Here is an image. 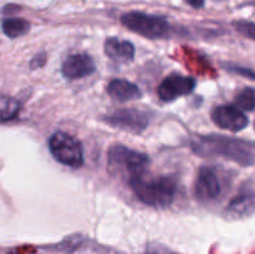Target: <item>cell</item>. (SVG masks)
Returning <instances> with one entry per match:
<instances>
[{
  "label": "cell",
  "instance_id": "cell-1",
  "mask_svg": "<svg viewBox=\"0 0 255 254\" xmlns=\"http://www.w3.org/2000/svg\"><path fill=\"white\" fill-rule=\"evenodd\" d=\"M192 149L199 156H222L242 166L255 163V143L221 134L198 136L192 142Z\"/></svg>",
  "mask_w": 255,
  "mask_h": 254
},
{
  "label": "cell",
  "instance_id": "cell-2",
  "mask_svg": "<svg viewBox=\"0 0 255 254\" xmlns=\"http://www.w3.org/2000/svg\"><path fill=\"white\" fill-rule=\"evenodd\" d=\"M132 191L144 204L166 208L174 201L177 192L176 181L171 177H148L146 173L128 179Z\"/></svg>",
  "mask_w": 255,
  "mask_h": 254
},
{
  "label": "cell",
  "instance_id": "cell-3",
  "mask_svg": "<svg viewBox=\"0 0 255 254\" xmlns=\"http://www.w3.org/2000/svg\"><path fill=\"white\" fill-rule=\"evenodd\" d=\"M148 166L149 158L146 153L133 151L122 144H115L109 152L110 169L117 173L125 172L128 179L146 173Z\"/></svg>",
  "mask_w": 255,
  "mask_h": 254
},
{
  "label": "cell",
  "instance_id": "cell-4",
  "mask_svg": "<svg viewBox=\"0 0 255 254\" xmlns=\"http://www.w3.org/2000/svg\"><path fill=\"white\" fill-rule=\"evenodd\" d=\"M121 22L128 30L147 39L164 37L169 31V24L164 17L141 11L124 14L121 16Z\"/></svg>",
  "mask_w": 255,
  "mask_h": 254
},
{
  "label": "cell",
  "instance_id": "cell-5",
  "mask_svg": "<svg viewBox=\"0 0 255 254\" xmlns=\"http://www.w3.org/2000/svg\"><path fill=\"white\" fill-rule=\"evenodd\" d=\"M49 149L54 158L65 166L77 168L84 163L81 142L71 134L55 132L49 139Z\"/></svg>",
  "mask_w": 255,
  "mask_h": 254
},
{
  "label": "cell",
  "instance_id": "cell-6",
  "mask_svg": "<svg viewBox=\"0 0 255 254\" xmlns=\"http://www.w3.org/2000/svg\"><path fill=\"white\" fill-rule=\"evenodd\" d=\"M148 115L141 110L122 109L106 117V122L111 126L126 129L133 133H141L148 126Z\"/></svg>",
  "mask_w": 255,
  "mask_h": 254
},
{
  "label": "cell",
  "instance_id": "cell-7",
  "mask_svg": "<svg viewBox=\"0 0 255 254\" xmlns=\"http://www.w3.org/2000/svg\"><path fill=\"white\" fill-rule=\"evenodd\" d=\"M194 87H196V80L193 77L184 76L181 74H172L159 84L157 94L162 101L171 102L184 95L191 94Z\"/></svg>",
  "mask_w": 255,
  "mask_h": 254
},
{
  "label": "cell",
  "instance_id": "cell-8",
  "mask_svg": "<svg viewBox=\"0 0 255 254\" xmlns=\"http://www.w3.org/2000/svg\"><path fill=\"white\" fill-rule=\"evenodd\" d=\"M212 120L217 126L229 131L238 132L248 126V117L241 109L233 105H222L214 107L212 111Z\"/></svg>",
  "mask_w": 255,
  "mask_h": 254
},
{
  "label": "cell",
  "instance_id": "cell-9",
  "mask_svg": "<svg viewBox=\"0 0 255 254\" xmlns=\"http://www.w3.org/2000/svg\"><path fill=\"white\" fill-rule=\"evenodd\" d=\"M221 182L218 176L211 167L203 166L197 174L194 184V194L201 201H211L221 193Z\"/></svg>",
  "mask_w": 255,
  "mask_h": 254
},
{
  "label": "cell",
  "instance_id": "cell-10",
  "mask_svg": "<svg viewBox=\"0 0 255 254\" xmlns=\"http://www.w3.org/2000/svg\"><path fill=\"white\" fill-rule=\"evenodd\" d=\"M95 70H96V66H95L94 60L87 54L70 55L61 66L62 75L70 80L89 76L94 74Z\"/></svg>",
  "mask_w": 255,
  "mask_h": 254
},
{
  "label": "cell",
  "instance_id": "cell-11",
  "mask_svg": "<svg viewBox=\"0 0 255 254\" xmlns=\"http://www.w3.org/2000/svg\"><path fill=\"white\" fill-rule=\"evenodd\" d=\"M105 54L117 64H127L134 57L133 45L119 37H109L105 42Z\"/></svg>",
  "mask_w": 255,
  "mask_h": 254
},
{
  "label": "cell",
  "instance_id": "cell-12",
  "mask_svg": "<svg viewBox=\"0 0 255 254\" xmlns=\"http://www.w3.org/2000/svg\"><path fill=\"white\" fill-rule=\"evenodd\" d=\"M107 92L114 100L120 102L133 101V100L141 99L142 92L139 87L133 82L127 80H112L107 86Z\"/></svg>",
  "mask_w": 255,
  "mask_h": 254
},
{
  "label": "cell",
  "instance_id": "cell-13",
  "mask_svg": "<svg viewBox=\"0 0 255 254\" xmlns=\"http://www.w3.org/2000/svg\"><path fill=\"white\" fill-rule=\"evenodd\" d=\"M2 32L10 39H16L22 36L30 30V22L22 17H9L1 24Z\"/></svg>",
  "mask_w": 255,
  "mask_h": 254
},
{
  "label": "cell",
  "instance_id": "cell-14",
  "mask_svg": "<svg viewBox=\"0 0 255 254\" xmlns=\"http://www.w3.org/2000/svg\"><path fill=\"white\" fill-rule=\"evenodd\" d=\"M19 111L20 104L16 99L0 94V122L11 121L19 115Z\"/></svg>",
  "mask_w": 255,
  "mask_h": 254
},
{
  "label": "cell",
  "instance_id": "cell-15",
  "mask_svg": "<svg viewBox=\"0 0 255 254\" xmlns=\"http://www.w3.org/2000/svg\"><path fill=\"white\" fill-rule=\"evenodd\" d=\"M229 212L234 214H248L255 212V196H241L229 204Z\"/></svg>",
  "mask_w": 255,
  "mask_h": 254
},
{
  "label": "cell",
  "instance_id": "cell-16",
  "mask_svg": "<svg viewBox=\"0 0 255 254\" xmlns=\"http://www.w3.org/2000/svg\"><path fill=\"white\" fill-rule=\"evenodd\" d=\"M236 105L238 109L244 111H253L255 110V90L247 87L239 92L236 97Z\"/></svg>",
  "mask_w": 255,
  "mask_h": 254
},
{
  "label": "cell",
  "instance_id": "cell-17",
  "mask_svg": "<svg viewBox=\"0 0 255 254\" xmlns=\"http://www.w3.org/2000/svg\"><path fill=\"white\" fill-rule=\"evenodd\" d=\"M234 26L236 29L241 32L242 35H244L248 39H252L255 41V22H251V21H236L234 22Z\"/></svg>",
  "mask_w": 255,
  "mask_h": 254
},
{
  "label": "cell",
  "instance_id": "cell-18",
  "mask_svg": "<svg viewBox=\"0 0 255 254\" xmlns=\"http://www.w3.org/2000/svg\"><path fill=\"white\" fill-rule=\"evenodd\" d=\"M229 70H231V71H234V72H236V74L243 75V76L248 77V79H253V80H255V72L252 71V70L244 69V67H239V66L229 67Z\"/></svg>",
  "mask_w": 255,
  "mask_h": 254
},
{
  "label": "cell",
  "instance_id": "cell-19",
  "mask_svg": "<svg viewBox=\"0 0 255 254\" xmlns=\"http://www.w3.org/2000/svg\"><path fill=\"white\" fill-rule=\"evenodd\" d=\"M204 1L206 0H187V2L193 7H202L204 5Z\"/></svg>",
  "mask_w": 255,
  "mask_h": 254
}]
</instances>
